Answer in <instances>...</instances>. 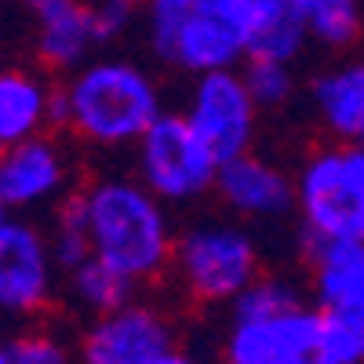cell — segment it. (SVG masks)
Masks as SVG:
<instances>
[{"label":"cell","instance_id":"cell-7","mask_svg":"<svg viewBox=\"0 0 364 364\" xmlns=\"http://www.w3.org/2000/svg\"><path fill=\"white\" fill-rule=\"evenodd\" d=\"M33 26V55L51 73H73L102 41L117 37L128 15L91 0H26Z\"/></svg>","mask_w":364,"mask_h":364},{"label":"cell","instance_id":"cell-9","mask_svg":"<svg viewBox=\"0 0 364 364\" xmlns=\"http://www.w3.org/2000/svg\"><path fill=\"white\" fill-rule=\"evenodd\" d=\"M182 113L190 117V124L219 154V161H230L252 149L262 106L255 102L252 87L245 84V73L237 66V70H215V73L193 77Z\"/></svg>","mask_w":364,"mask_h":364},{"label":"cell","instance_id":"cell-2","mask_svg":"<svg viewBox=\"0 0 364 364\" xmlns=\"http://www.w3.org/2000/svg\"><path fill=\"white\" fill-rule=\"evenodd\" d=\"M80 223L91 240V255L120 269L135 284L157 281L171 269L175 240L164 200L135 175H106L95 178L73 197Z\"/></svg>","mask_w":364,"mask_h":364},{"label":"cell","instance_id":"cell-13","mask_svg":"<svg viewBox=\"0 0 364 364\" xmlns=\"http://www.w3.org/2000/svg\"><path fill=\"white\" fill-rule=\"evenodd\" d=\"M58 95H63V87H55L37 70H4L0 77V142L11 146L44 135L51 124H58Z\"/></svg>","mask_w":364,"mask_h":364},{"label":"cell","instance_id":"cell-8","mask_svg":"<svg viewBox=\"0 0 364 364\" xmlns=\"http://www.w3.org/2000/svg\"><path fill=\"white\" fill-rule=\"evenodd\" d=\"M58 262L51 237L33 223L11 211L0 223V306L11 317H33L51 306L58 288Z\"/></svg>","mask_w":364,"mask_h":364},{"label":"cell","instance_id":"cell-10","mask_svg":"<svg viewBox=\"0 0 364 364\" xmlns=\"http://www.w3.org/2000/svg\"><path fill=\"white\" fill-rule=\"evenodd\" d=\"M168 350H175V324L161 306L142 299L91 317L77 346L80 364H149Z\"/></svg>","mask_w":364,"mask_h":364},{"label":"cell","instance_id":"cell-1","mask_svg":"<svg viewBox=\"0 0 364 364\" xmlns=\"http://www.w3.org/2000/svg\"><path fill=\"white\" fill-rule=\"evenodd\" d=\"M223 364H357L331 328L288 277H262L230 306Z\"/></svg>","mask_w":364,"mask_h":364},{"label":"cell","instance_id":"cell-16","mask_svg":"<svg viewBox=\"0 0 364 364\" xmlns=\"http://www.w3.org/2000/svg\"><path fill=\"white\" fill-rule=\"evenodd\" d=\"M135 288L139 284L132 277H124L120 269L106 266L95 255L66 273V291L73 299V306L84 310V314H91V317L109 314L117 306H124V302H132L135 299Z\"/></svg>","mask_w":364,"mask_h":364},{"label":"cell","instance_id":"cell-6","mask_svg":"<svg viewBox=\"0 0 364 364\" xmlns=\"http://www.w3.org/2000/svg\"><path fill=\"white\" fill-rule=\"evenodd\" d=\"M219 154L204 142L186 113H161L135 142V171L164 204H190L215 193Z\"/></svg>","mask_w":364,"mask_h":364},{"label":"cell","instance_id":"cell-17","mask_svg":"<svg viewBox=\"0 0 364 364\" xmlns=\"http://www.w3.org/2000/svg\"><path fill=\"white\" fill-rule=\"evenodd\" d=\"M310 29L302 22L295 0H266V8L255 22V33H252V55H262V58H281V63H295L306 48Z\"/></svg>","mask_w":364,"mask_h":364},{"label":"cell","instance_id":"cell-15","mask_svg":"<svg viewBox=\"0 0 364 364\" xmlns=\"http://www.w3.org/2000/svg\"><path fill=\"white\" fill-rule=\"evenodd\" d=\"M314 113L331 139L364 146V63L324 70L314 80Z\"/></svg>","mask_w":364,"mask_h":364},{"label":"cell","instance_id":"cell-14","mask_svg":"<svg viewBox=\"0 0 364 364\" xmlns=\"http://www.w3.org/2000/svg\"><path fill=\"white\" fill-rule=\"evenodd\" d=\"M310 291H314V302L321 310L364 314V240L314 245Z\"/></svg>","mask_w":364,"mask_h":364},{"label":"cell","instance_id":"cell-12","mask_svg":"<svg viewBox=\"0 0 364 364\" xmlns=\"http://www.w3.org/2000/svg\"><path fill=\"white\" fill-rule=\"evenodd\" d=\"M70 157L63 142L55 135H33L4 146V157H0V200L8 211H26L55 204L66 197L70 186Z\"/></svg>","mask_w":364,"mask_h":364},{"label":"cell","instance_id":"cell-18","mask_svg":"<svg viewBox=\"0 0 364 364\" xmlns=\"http://www.w3.org/2000/svg\"><path fill=\"white\" fill-rule=\"evenodd\" d=\"M310 37L324 48H350L360 37V0H295Z\"/></svg>","mask_w":364,"mask_h":364},{"label":"cell","instance_id":"cell-4","mask_svg":"<svg viewBox=\"0 0 364 364\" xmlns=\"http://www.w3.org/2000/svg\"><path fill=\"white\" fill-rule=\"evenodd\" d=\"M171 273L190 299L233 306L262 277V255L237 219H200L178 233Z\"/></svg>","mask_w":364,"mask_h":364},{"label":"cell","instance_id":"cell-21","mask_svg":"<svg viewBox=\"0 0 364 364\" xmlns=\"http://www.w3.org/2000/svg\"><path fill=\"white\" fill-rule=\"evenodd\" d=\"M149 364H200L193 353H186V350H168V353H161V357H154V360H149Z\"/></svg>","mask_w":364,"mask_h":364},{"label":"cell","instance_id":"cell-3","mask_svg":"<svg viewBox=\"0 0 364 364\" xmlns=\"http://www.w3.org/2000/svg\"><path fill=\"white\" fill-rule=\"evenodd\" d=\"M58 87V124L99 149L135 146L164 113L157 80L132 58H87Z\"/></svg>","mask_w":364,"mask_h":364},{"label":"cell","instance_id":"cell-22","mask_svg":"<svg viewBox=\"0 0 364 364\" xmlns=\"http://www.w3.org/2000/svg\"><path fill=\"white\" fill-rule=\"evenodd\" d=\"M99 4H106V8H117V11H124V15H132V11L146 8L149 0H99Z\"/></svg>","mask_w":364,"mask_h":364},{"label":"cell","instance_id":"cell-19","mask_svg":"<svg viewBox=\"0 0 364 364\" xmlns=\"http://www.w3.org/2000/svg\"><path fill=\"white\" fill-rule=\"evenodd\" d=\"M80 353L51 328H22L0 350V364H77Z\"/></svg>","mask_w":364,"mask_h":364},{"label":"cell","instance_id":"cell-5","mask_svg":"<svg viewBox=\"0 0 364 364\" xmlns=\"http://www.w3.org/2000/svg\"><path fill=\"white\" fill-rule=\"evenodd\" d=\"M295 215L314 245L364 240V146H321L295 171Z\"/></svg>","mask_w":364,"mask_h":364},{"label":"cell","instance_id":"cell-20","mask_svg":"<svg viewBox=\"0 0 364 364\" xmlns=\"http://www.w3.org/2000/svg\"><path fill=\"white\" fill-rule=\"evenodd\" d=\"M240 73H245V84L252 87V95H255V102L262 109H277V106H284L295 95V70H291V63L252 55V58H245Z\"/></svg>","mask_w":364,"mask_h":364},{"label":"cell","instance_id":"cell-11","mask_svg":"<svg viewBox=\"0 0 364 364\" xmlns=\"http://www.w3.org/2000/svg\"><path fill=\"white\" fill-rule=\"evenodd\" d=\"M215 197L233 219H245V223L284 219L299 204L295 175L284 171L277 161L255 154V149L223 161L215 178Z\"/></svg>","mask_w":364,"mask_h":364}]
</instances>
